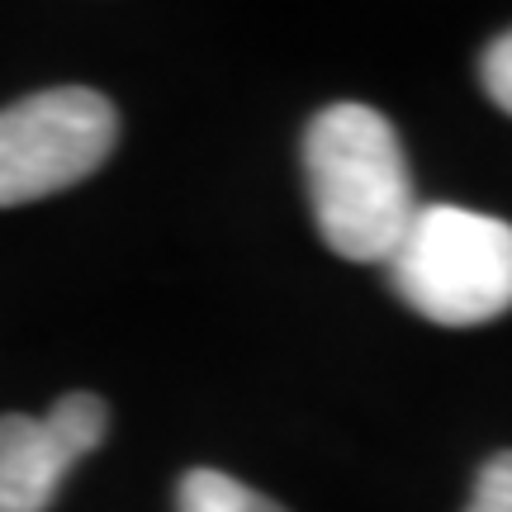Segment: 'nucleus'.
Wrapping results in <instances>:
<instances>
[{
  "label": "nucleus",
  "instance_id": "obj_1",
  "mask_svg": "<svg viewBox=\"0 0 512 512\" xmlns=\"http://www.w3.org/2000/svg\"><path fill=\"white\" fill-rule=\"evenodd\" d=\"M313 223L347 261H389L418 214L413 171L394 124L361 100H337L304 133Z\"/></svg>",
  "mask_w": 512,
  "mask_h": 512
},
{
  "label": "nucleus",
  "instance_id": "obj_2",
  "mask_svg": "<svg viewBox=\"0 0 512 512\" xmlns=\"http://www.w3.org/2000/svg\"><path fill=\"white\" fill-rule=\"evenodd\" d=\"M384 266L394 294L437 328H479L512 309V223L494 214L418 204Z\"/></svg>",
  "mask_w": 512,
  "mask_h": 512
},
{
  "label": "nucleus",
  "instance_id": "obj_3",
  "mask_svg": "<svg viewBox=\"0 0 512 512\" xmlns=\"http://www.w3.org/2000/svg\"><path fill=\"white\" fill-rule=\"evenodd\" d=\"M119 143V114L91 86H53L0 110V209L48 200L95 176Z\"/></svg>",
  "mask_w": 512,
  "mask_h": 512
},
{
  "label": "nucleus",
  "instance_id": "obj_4",
  "mask_svg": "<svg viewBox=\"0 0 512 512\" xmlns=\"http://www.w3.org/2000/svg\"><path fill=\"white\" fill-rule=\"evenodd\" d=\"M72 465V446L48 427V418H0V512H48Z\"/></svg>",
  "mask_w": 512,
  "mask_h": 512
},
{
  "label": "nucleus",
  "instance_id": "obj_5",
  "mask_svg": "<svg viewBox=\"0 0 512 512\" xmlns=\"http://www.w3.org/2000/svg\"><path fill=\"white\" fill-rule=\"evenodd\" d=\"M176 512H285L275 498L247 489L223 470H190L176 489Z\"/></svg>",
  "mask_w": 512,
  "mask_h": 512
},
{
  "label": "nucleus",
  "instance_id": "obj_6",
  "mask_svg": "<svg viewBox=\"0 0 512 512\" xmlns=\"http://www.w3.org/2000/svg\"><path fill=\"white\" fill-rule=\"evenodd\" d=\"M43 418H48V427H53L57 437L72 446L76 460L91 456L95 446L105 441V432H110V408L95 399V394H62Z\"/></svg>",
  "mask_w": 512,
  "mask_h": 512
},
{
  "label": "nucleus",
  "instance_id": "obj_7",
  "mask_svg": "<svg viewBox=\"0 0 512 512\" xmlns=\"http://www.w3.org/2000/svg\"><path fill=\"white\" fill-rule=\"evenodd\" d=\"M465 512H512V451H498L494 460H484Z\"/></svg>",
  "mask_w": 512,
  "mask_h": 512
},
{
  "label": "nucleus",
  "instance_id": "obj_8",
  "mask_svg": "<svg viewBox=\"0 0 512 512\" xmlns=\"http://www.w3.org/2000/svg\"><path fill=\"white\" fill-rule=\"evenodd\" d=\"M479 81H484V95L494 100L498 110L512 114V29L484 48V57H479Z\"/></svg>",
  "mask_w": 512,
  "mask_h": 512
}]
</instances>
